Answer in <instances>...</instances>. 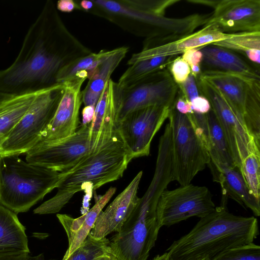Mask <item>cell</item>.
<instances>
[{
  "mask_svg": "<svg viewBox=\"0 0 260 260\" xmlns=\"http://www.w3.org/2000/svg\"><path fill=\"white\" fill-rule=\"evenodd\" d=\"M91 52L67 29L56 5L48 0L14 61L0 71V92L21 95L57 85L66 68Z\"/></svg>",
  "mask_w": 260,
  "mask_h": 260,
  "instance_id": "obj_1",
  "label": "cell"
},
{
  "mask_svg": "<svg viewBox=\"0 0 260 260\" xmlns=\"http://www.w3.org/2000/svg\"><path fill=\"white\" fill-rule=\"evenodd\" d=\"M258 234L256 218L234 215L220 205L200 218L166 252L171 260L210 259L225 250L252 243Z\"/></svg>",
  "mask_w": 260,
  "mask_h": 260,
  "instance_id": "obj_2",
  "label": "cell"
},
{
  "mask_svg": "<svg viewBox=\"0 0 260 260\" xmlns=\"http://www.w3.org/2000/svg\"><path fill=\"white\" fill-rule=\"evenodd\" d=\"M88 13L106 19L145 39L184 35L204 25L210 14L183 18L165 16L167 9L180 0H92Z\"/></svg>",
  "mask_w": 260,
  "mask_h": 260,
  "instance_id": "obj_3",
  "label": "cell"
},
{
  "mask_svg": "<svg viewBox=\"0 0 260 260\" xmlns=\"http://www.w3.org/2000/svg\"><path fill=\"white\" fill-rule=\"evenodd\" d=\"M133 157L116 132L100 149L84 156L74 167L61 173L56 194L34 210L38 214L58 212L78 191L92 193L121 178Z\"/></svg>",
  "mask_w": 260,
  "mask_h": 260,
  "instance_id": "obj_4",
  "label": "cell"
},
{
  "mask_svg": "<svg viewBox=\"0 0 260 260\" xmlns=\"http://www.w3.org/2000/svg\"><path fill=\"white\" fill-rule=\"evenodd\" d=\"M60 173L25 161L18 155L0 156V204L25 212L56 188Z\"/></svg>",
  "mask_w": 260,
  "mask_h": 260,
  "instance_id": "obj_5",
  "label": "cell"
},
{
  "mask_svg": "<svg viewBox=\"0 0 260 260\" xmlns=\"http://www.w3.org/2000/svg\"><path fill=\"white\" fill-rule=\"evenodd\" d=\"M159 197L147 189L110 241L111 254L117 260H147L160 229L156 216Z\"/></svg>",
  "mask_w": 260,
  "mask_h": 260,
  "instance_id": "obj_6",
  "label": "cell"
},
{
  "mask_svg": "<svg viewBox=\"0 0 260 260\" xmlns=\"http://www.w3.org/2000/svg\"><path fill=\"white\" fill-rule=\"evenodd\" d=\"M172 131L174 180L186 185L210 161L206 136L187 115L170 109L168 117Z\"/></svg>",
  "mask_w": 260,
  "mask_h": 260,
  "instance_id": "obj_7",
  "label": "cell"
},
{
  "mask_svg": "<svg viewBox=\"0 0 260 260\" xmlns=\"http://www.w3.org/2000/svg\"><path fill=\"white\" fill-rule=\"evenodd\" d=\"M64 90L63 83L43 89L0 145V156L25 154L39 142L51 122Z\"/></svg>",
  "mask_w": 260,
  "mask_h": 260,
  "instance_id": "obj_8",
  "label": "cell"
},
{
  "mask_svg": "<svg viewBox=\"0 0 260 260\" xmlns=\"http://www.w3.org/2000/svg\"><path fill=\"white\" fill-rule=\"evenodd\" d=\"M196 79L200 94L209 102L225 135L235 166L240 169L248 155H260V146L219 90L201 76Z\"/></svg>",
  "mask_w": 260,
  "mask_h": 260,
  "instance_id": "obj_9",
  "label": "cell"
},
{
  "mask_svg": "<svg viewBox=\"0 0 260 260\" xmlns=\"http://www.w3.org/2000/svg\"><path fill=\"white\" fill-rule=\"evenodd\" d=\"M119 88L117 124L139 109L155 105L172 108L179 90L168 69L149 75L128 87Z\"/></svg>",
  "mask_w": 260,
  "mask_h": 260,
  "instance_id": "obj_10",
  "label": "cell"
},
{
  "mask_svg": "<svg viewBox=\"0 0 260 260\" xmlns=\"http://www.w3.org/2000/svg\"><path fill=\"white\" fill-rule=\"evenodd\" d=\"M206 186L189 184L161 193L156 207L160 227L170 226L191 217H203L216 208Z\"/></svg>",
  "mask_w": 260,
  "mask_h": 260,
  "instance_id": "obj_11",
  "label": "cell"
},
{
  "mask_svg": "<svg viewBox=\"0 0 260 260\" xmlns=\"http://www.w3.org/2000/svg\"><path fill=\"white\" fill-rule=\"evenodd\" d=\"M89 124L82 123L74 134L63 139L38 143L25 153L26 161L60 173L67 172L90 152Z\"/></svg>",
  "mask_w": 260,
  "mask_h": 260,
  "instance_id": "obj_12",
  "label": "cell"
},
{
  "mask_svg": "<svg viewBox=\"0 0 260 260\" xmlns=\"http://www.w3.org/2000/svg\"><path fill=\"white\" fill-rule=\"evenodd\" d=\"M170 109L157 105L139 109L117 123L116 130L133 158L149 154L152 140L168 118Z\"/></svg>",
  "mask_w": 260,
  "mask_h": 260,
  "instance_id": "obj_13",
  "label": "cell"
},
{
  "mask_svg": "<svg viewBox=\"0 0 260 260\" xmlns=\"http://www.w3.org/2000/svg\"><path fill=\"white\" fill-rule=\"evenodd\" d=\"M228 36V34L222 32L215 26L207 25L189 34L145 39L141 51L134 54L127 64L131 66L137 61L157 56H178L188 49H200L223 40Z\"/></svg>",
  "mask_w": 260,
  "mask_h": 260,
  "instance_id": "obj_14",
  "label": "cell"
},
{
  "mask_svg": "<svg viewBox=\"0 0 260 260\" xmlns=\"http://www.w3.org/2000/svg\"><path fill=\"white\" fill-rule=\"evenodd\" d=\"M85 80L74 77L62 83L64 85L63 94L53 118L42 133L38 143L54 142L76 132L79 127L82 103L81 88Z\"/></svg>",
  "mask_w": 260,
  "mask_h": 260,
  "instance_id": "obj_15",
  "label": "cell"
},
{
  "mask_svg": "<svg viewBox=\"0 0 260 260\" xmlns=\"http://www.w3.org/2000/svg\"><path fill=\"white\" fill-rule=\"evenodd\" d=\"M201 77L219 90L244 124L246 111L260 102V80L211 70L202 71Z\"/></svg>",
  "mask_w": 260,
  "mask_h": 260,
  "instance_id": "obj_16",
  "label": "cell"
},
{
  "mask_svg": "<svg viewBox=\"0 0 260 260\" xmlns=\"http://www.w3.org/2000/svg\"><path fill=\"white\" fill-rule=\"evenodd\" d=\"M213 9L204 25L225 34L260 31V0H219Z\"/></svg>",
  "mask_w": 260,
  "mask_h": 260,
  "instance_id": "obj_17",
  "label": "cell"
},
{
  "mask_svg": "<svg viewBox=\"0 0 260 260\" xmlns=\"http://www.w3.org/2000/svg\"><path fill=\"white\" fill-rule=\"evenodd\" d=\"M119 89L117 83L110 79L100 96L89 124L90 152L102 147L116 132Z\"/></svg>",
  "mask_w": 260,
  "mask_h": 260,
  "instance_id": "obj_18",
  "label": "cell"
},
{
  "mask_svg": "<svg viewBox=\"0 0 260 260\" xmlns=\"http://www.w3.org/2000/svg\"><path fill=\"white\" fill-rule=\"evenodd\" d=\"M142 174V171L139 172L127 187L100 213L90 233L95 239L105 238L120 230L139 202L138 189Z\"/></svg>",
  "mask_w": 260,
  "mask_h": 260,
  "instance_id": "obj_19",
  "label": "cell"
},
{
  "mask_svg": "<svg viewBox=\"0 0 260 260\" xmlns=\"http://www.w3.org/2000/svg\"><path fill=\"white\" fill-rule=\"evenodd\" d=\"M213 180L220 184L222 190L221 205L226 207L230 198L243 207L249 209L256 216L260 215V200L250 192L240 169L237 167L216 169L210 162Z\"/></svg>",
  "mask_w": 260,
  "mask_h": 260,
  "instance_id": "obj_20",
  "label": "cell"
},
{
  "mask_svg": "<svg viewBox=\"0 0 260 260\" xmlns=\"http://www.w3.org/2000/svg\"><path fill=\"white\" fill-rule=\"evenodd\" d=\"M116 190L115 187H111L98 199L91 209L79 217L74 218L67 214H57V217L66 231L69 241V248L62 260L68 258L82 244L93 228L100 213Z\"/></svg>",
  "mask_w": 260,
  "mask_h": 260,
  "instance_id": "obj_21",
  "label": "cell"
},
{
  "mask_svg": "<svg viewBox=\"0 0 260 260\" xmlns=\"http://www.w3.org/2000/svg\"><path fill=\"white\" fill-rule=\"evenodd\" d=\"M200 49L203 54L202 71H219L260 80L259 70L234 52L212 44Z\"/></svg>",
  "mask_w": 260,
  "mask_h": 260,
  "instance_id": "obj_22",
  "label": "cell"
},
{
  "mask_svg": "<svg viewBox=\"0 0 260 260\" xmlns=\"http://www.w3.org/2000/svg\"><path fill=\"white\" fill-rule=\"evenodd\" d=\"M29 253L25 228L17 214L0 204V255Z\"/></svg>",
  "mask_w": 260,
  "mask_h": 260,
  "instance_id": "obj_23",
  "label": "cell"
},
{
  "mask_svg": "<svg viewBox=\"0 0 260 260\" xmlns=\"http://www.w3.org/2000/svg\"><path fill=\"white\" fill-rule=\"evenodd\" d=\"M128 51L126 47L115 49V52L106 59L98 67L87 85L81 91L82 101L84 107H95L106 83Z\"/></svg>",
  "mask_w": 260,
  "mask_h": 260,
  "instance_id": "obj_24",
  "label": "cell"
},
{
  "mask_svg": "<svg viewBox=\"0 0 260 260\" xmlns=\"http://www.w3.org/2000/svg\"><path fill=\"white\" fill-rule=\"evenodd\" d=\"M206 116L210 162L218 169L236 167L225 135L211 109Z\"/></svg>",
  "mask_w": 260,
  "mask_h": 260,
  "instance_id": "obj_25",
  "label": "cell"
},
{
  "mask_svg": "<svg viewBox=\"0 0 260 260\" xmlns=\"http://www.w3.org/2000/svg\"><path fill=\"white\" fill-rule=\"evenodd\" d=\"M39 91L10 95L0 104V145L26 113Z\"/></svg>",
  "mask_w": 260,
  "mask_h": 260,
  "instance_id": "obj_26",
  "label": "cell"
},
{
  "mask_svg": "<svg viewBox=\"0 0 260 260\" xmlns=\"http://www.w3.org/2000/svg\"><path fill=\"white\" fill-rule=\"evenodd\" d=\"M212 44L242 54L259 68L260 31L228 34L226 39Z\"/></svg>",
  "mask_w": 260,
  "mask_h": 260,
  "instance_id": "obj_27",
  "label": "cell"
},
{
  "mask_svg": "<svg viewBox=\"0 0 260 260\" xmlns=\"http://www.w3.org/2000/svg\"><path fill=\"white\" fill-rule=\"evenodd\" d=\"M176 57L157 56L137 61L131 65L123 73L117 84L120 88H125L149 75L167 69Z\"/></svg>",
  "mask_w": 260,
  "mask_h": 260,
  "instance_id": "obj_28",
  "label": "cell"
},
{
  "mask_svg": "<svg viewBox=\"0 0 260 260\" xmlns=\"http://www.w3.org/2000/svg\"><path fill=\"white\" fill-rule=\"evenodd\" d=\"M115 51V49L103 50L98 53L91 52L78 59L61 72L58 78V83H62L75 77L89 79L94 74L99 66Z\"/></svg>",
  "mask_w": 260,
  "mask_h": 260,
  "instance_id": "obj_29",
  "label": "cell"
},
{
  "mask_svg": "<svg viewBox=\"0 0 260 260\" xmlns=\"http://www.w3.org/2000/svg\"><path fill=\"white\" fill-rule=\"evenodd\" d=\"M111 253L110 240L106 237L98 239L89 233L82 244L63 260H94Z\"/></svg>",
  "mask_w": 260,
  "mask_h": 260,
  "instance_id": "obj_30",
  "label": "cell"
},
{
  "mask_svg": "<svg viewBox=\"0 0 260 260\" xmlns=\"http://www.w3.org/2000/svg\"><path fill=\"white\" fill-rule=\"evenodd\" d=\"M240 170L250 193L260 200V155H248L242 161Z\"/></svg>",
  "mask_w": 260,
  "mask_h": 260,
  "instance_id": "obj_31",
  "label": "cell"
},
{
  "mask_svg": "<svg viewBox=\"0 0 260 260\" xmlns=\"http://www.w3.org/2000/svg\"><path fill=\"white\" fill-rule=\"evenodd\" d=\"M209 260H260V246L252 242L225 250Z\"/></svg>",
  "mask_w": 260,
  "mask_h": 260,
  "instance_id": "obj_32",
  "label": "cell"
},
{
  "mask_svg": "<svg viewBox=\"0 0 260 260\" xmlns=\"http://www.w3.org/2000/svg\"><path fill=\"white\" fill-rule=\"evenodd\" d=\"M174 82L179 85L183 83L190 74V68L186 62L178 56L168 68Z\"/></svg>",
  "mask_w": 260,
  "mask_h": 260,
  "instance_id": "obj_33",
  "label": "cell"
},
{
  "mask_svg": "<svg viewBox=\"0 0 260 260\" xmlns=\"http://www.w3.org/2000/svg\"><path fill=\"white\" fill-rule=\"evenodd\" d=\"M178 86L183 95L190 102L200 95L196 79L191 74L183 83Z\"/></svg>",
  "mask_w": 260,
  "mask_h": 260,
  "instance_id": "obj_34",
  "label": "cell"
},
{
  "mask_svg": "<svg viewBox=\"0 0 260 260\" xmlns=\"http://www.w3.org/2000/svg\"><path fill=\"white\" fill-rule=\"evenodd\" d=\"M173 107L178 112L182 114L187 115L193 112L192 110L191 102L186 99L179 88Z\"/></svg>",
  "mask_w": 260,
  "mask_h": 260,
  "instance_id": "obj_35",
  "label": "cell"
},
{
  "mask_svg": "<svg viewBox=\"0 0 260 260\" xmlns=\"http://www.w3.org/2000/svg\"><path fill=\"white\" fill-rule=\"evenodd\" d=\"M182 58L187 63L190 67L201 64L203 54L200 48H192L185 51L181 56Z\"/></svg>",
  "mask_w": 260,
  "mask_h": 260,
  "instance_id": "obj_36",
  "label": "cell"
},
{
  "mask_svg": "<svg viewBox=\"0 0 260 260\" xmlns=\"http://www.w3.org/2000/svg\"><path fill=\"white\" fill-rule=\"evenodd\" d=\"M192 110L193 112L206 114L211 110V106L208 100L204 96L200 95L191 101Z\"/></svg>",
  "mask_w": 260,
  "mask_h": 260,
  "instance_id": "obj_37",
  "label": "cell"
},
{
  "mask_svg": "<svg viewBox=\"0 0 260 260\" xmlns=\"http://www.w3.org/2000/svg\"><path fill=\"white\" fill-rule=\"evenodd\" d=\"M0 260H45L43 254L32 256L29 253H16L0 255Z\"/></svg>",
  "mask_w": 260,
  "mask_h": 260,
  "instance_id": "obj_38",
  "label": "cell"
},
{
  "mask_svg": "<svg viewBox=\"0 0 260 260\" xmlns=\"http://www.w3.org/2000/svg\"><path fill=\"white\" fill-rule=\"evenodd\" d=\"M58 10L63 12L70 13L75 10H80L77 1L73 0H60L57 2L56 5Z\"/></svg>",
  "mask_w": 260,
  "mask_h": 260,
  "instance_id": "obj_39",
  "label": "cell"
},
{
  "mask_svg": "<svg viewBox=\"0 0 260 260\" xmlns=\"http://www.w3.org/2000/svg\"><path fill=\"white\" fill-rule=\"evenodd\" d=\"M95 107L85 106L82 110V124H89L93 118Z\"/></svg>",
  "mask_w": 260,
  "mask_h": 260,
  "instance_id": "obj_40",
  "label": "cell"
},
{
  "mask_svg": "<svg viewBox=\"0 0 260 260\" xmlns=\"http://www.w3.org/2000/svg\"><path fill=\"white\" fill-rule=\"evenodd\" d=\"M219 1H210V0H187L186 2L193 3V4H200L204 6H207L208 7H212L213 9H214L216 5H217Z\"/></svg>",
  "mask_w": 260,
  "mask_h": 260,
  "instance_id": "obj_41",
  "label": "cell"
},
{
  "mask_svg": "<svg viewBox=\"0 0 260 260\" xmlns=\"http://www.w3.org/2000/svg\"><path fill=\"white\" fill-rule=\"evenodd\" d=\"M79 6L80 10H83L86 12H88L93 7V3L92 1L83 0L80 2L77 1Z\"/></svg>",
  "mask_w": 260,
  "mask_h": 260,
  "instance_id": "obj_42",
  "label": "cell"
},
{
  "mask_svg": "<svg viewBox=\"0 0 260 260\" xmlns=\"http://www.w3.org/2000/svg\"><path fill=\"white\" fill-rule=\"evenodd\" d=\"M94 260H117V259L113 254L108 253L103 255Z\"/></svg>",
  "mask_w": 260,
  "mask_h": 260,
  "instance_id": "obj_43",
  "label": "cell"
},
{
  "mask_svg": "<svg viewBox=\"0 0 260 260\" xmlns=\"http://www.w3.org/2000/svg\"><path fill=\"white\" fill-rule=\"evenodd\" d=\"M152 260H171L170 255L167 252H165L161 255H158Z\"/></svg>",
  "mask_w": 260,
  "mask_h": 260,
  "instance_id": "obj_44",
  "label": "cell"
},
{
  "mask_svg": "<svg viewBox=\"0 0 260 260\" xmlns=\"http://www.w3.org/2000/svg\"><path fill=\"white\" fill-rule=\"evenodd\" d=\"M8 94L0 92V104L4 101L8 96Z\"/></svg>",
  "mask_w": 260,
  "mask_h": 260,
  "instance_id": "obj_45",
  "label": "cell"
},
{
  "mask_svg": "<svg viewBox=\"0 0 260 260\" xmlns=\"http://www.w3.org/2000/svg\"><path fill=\"white\" fill-rule=\"evenodd\" d=\"M209 258L205 257V258H199V259H198L196 260H209Z\"/></svg>",
  "mask_w": 260,
  "mask_h": 260,
  "instance_id": "obj_46",
  "label": "cell"
}]
</instances>
